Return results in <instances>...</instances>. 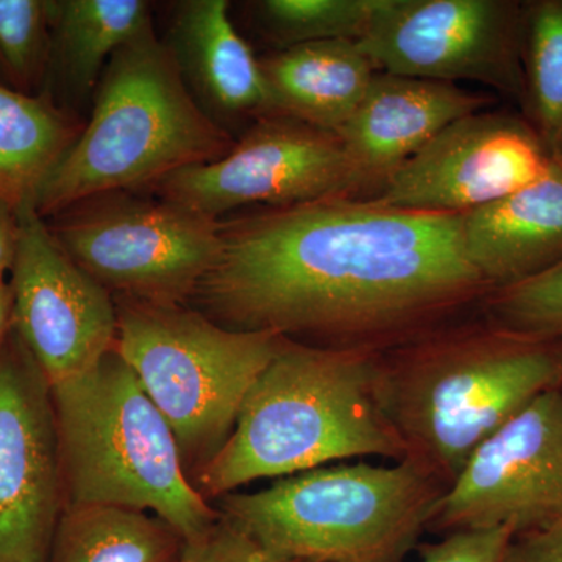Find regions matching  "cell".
<instances>
[{
  "label": "cell",
  "instance_id": "obj_1",
  "mask_svg": "<svg viewBox=\"0 0 562 562\" xmlns=\"http://www.w3.org/2000/svg\"><path fill=\"white\" fill-rule=\"evenodd\" d=\"M462 213L330 198L221 222V250L191 301L222 327L386 350L486 295Z\"/></svg>",
  "mask_w": 562,
  "mask_h": 562
},
{
  "label": "cell",
  "instance_id": "obj_2",
  "mask_svg": "<svg viewBox=\"0 0 562 562\" xmlns=\"http://www.w3.org/2000/svg\"><path fill=\"white\" fill-rule=\"evenodd\" d=\"M557 387L558 339L490 322L436 327L380 351L376 401L405 443L403 461L447 490L484 439Z\"/></svg>",
  "mask_w": 562,
  "mask_h": 562
},
{
  "label": "cell",
  "instance_id": "obj_3",
  "mask_svg": "<svg viewBox=\"0 0 562 562\" xmlns=\"http://www.w3.org/2000/svg\"><path fill=\"white\" fill-rule=\"evenodd\" d=\"M380 351L284 338L246 395L231 438L195 476L199 491L221 498L335 461L405 460V443L376 401Z\"/></svg>",
  "mask_w": 562,
  "mask_h": 562
},
{
  "label": "cell",
  "instance_id": "obj_4",
  "mask_svg": "<svg viewBox=\"0 0 562 562\" xmlns=\"http://www.w3.org/2000/svg\"><path fill=\"white\" fill-rule=\"evenodd\" d=\"M233 139L192 98L171 50L147 25L111 57L91 117L32 199L41 217L109 194L155 188L217 160Z\"/></svg>",
  "mask_w": 562,
  "mask_h": 562
},
{
  "label": "cell",
  "instance_id": "obj_5",
  "mask_svg": "<svg viewBox=\"0 0 562 562\" xmlns=\"http://www.w3.org/2000/svg\"><path fill=\"white\" fill-rule=\"evenodd\" d=\"M50 387L65 508L151 512L187 542L220 519L188 479L171 425L114 347L87 372Z\"/></svg>",
  "mask_w": 562,
  "mask_h": 562
},
{
  "label": "cell",
  "instance_id": "obj_6",
  "mask_svg": "<svg viewBox=\"0 0 562 562\" xmlns=\"http://www.w3.org/2000/svg\"><path fill=\"white\" fill-rule=\"evenodd\" d=\"M446 487L412 462L324 465L246 494L217 512L261 546L317 562H405Z\"/></svg>",
  "mask_w": 562,
  "mask_h": 562
},
{
  "label": "cell",
  "instance_id": "obj_7",
  "mask_svg": "<svg viewBox=\"0 0 562 562\" xmlns=\"http://www.w3.org/2000/svg\"><path fill=\"white\" fill-rule=\"evenodd\" d=\"M116 308L114 349L171 425L184 471L199 475L231 438L284 336L231 330L184 305L117 299Z\"/></svg>",
  "mask_w": 562,
  "mask_h": 562
},
{
  "label": "cell",
  "instance_id": "obj_8",
  "mask_svg": "<svg viewBox=\"0 0 562 562\" xmlns=\"http://www.w3.org/2000/svg\"><path fill=\"white\" fill-rule=\"evenodd\" d=\"M66 254L117 299L184 305L221 250V221L136 191L109 192L57 214Z\"/></svg>",
  "mask_w": 562,
  "mask_h": 562
},
{
  "label": "cell",
  "instance_id": "obj_9",
  "mask_svg": "<svg viewBox=\"0 0 562 562\" xmlns=\"http://www.w3.org/2000/svg\"><path fill=\"white\" fill-rule=\"evenodd\" d=\"M524 16L505 0H376L360 41L376 70L524 94Z\"/></svg>",
  "mask_w": 562,
  "mask_h": 562
},
{
  "label": "cell",
  "instance_id": "obj_10",
  "mask_svg": "<svg viewBox=\"0 0 562 562\" xmlns=\"http://www.w3.org/2000/svg\"><path fill=\"white\" fill-rule=\"evenodd\" d=\"M160 198L220 221L246 205L291 206L360 191L335 133L271 114L217 160L181 169L154 188Z\"/></svg>",
  "mask_w": 562,
  "mask_h": 562
},
{
  "label": "cell",
  "instance_id": "obj_11",
  "mask_svg": "<svg viewBox=\"0 0 562 562\" xmlns=\"http://www.w3.org/2000/svg\"><path fill=\"white\" fill-rule=\"evenodd\" d=\"M562 522V387L538 395L465 462L432 508L427 531L509 528L514 536Z\"/></svg>",
  "mask_w": 562,
  "mask_h": 562
},
{
  "label": "cell",
  "instance_id": "obj_12",
  "mask_svg": "<svg viewBox=\"0 0 562 562\" xmlns=\"http://www.w3.org/2000/svg\"><path fill=\"white\" fill-rule=\"evenodd\" d=\"M65 512L49 380L11 325L0 349V562H47Z\"/></svg>",
  "mask_w": 562,
  "mask_h": 562
},
{
  "label": "cell",
  "instance_id": "obj_13",
  "mask_svg": "<svg viewBox=\"0 0 562 562\" xmlns=\"http://www.w3.org/2000/svg\"><path fill=\"white\" fill-rule=\"evenodd\" d=\"M11 269L13 328L50 384L91 369L116 342L117 308L52 235L27 201Z\"/></svg>",
  "mask_w": 562,
  "mask_h": 562
},
{
  "label": "cell",
  "instance_id": "obj_14",
  "mask_svg": "<svg viewBox=\"0 0 562 562\" xmlns=\"http://www.w3.org/2000/svg\"><path fill=\"white\" fill-rule=\"evenodd\" d=\"M553 160L531 125L479 111L447 125L403 162L373 201L417 213H468L535 183Z\"/></svg>",
  "mask_w": 562,
  "mask_h": 562
},
{
  "label": "cell",
  "instance_id": "obj_15",
  "mask_svg": "<svg viewBox=\"0 0 562 562\" xmlns=\"http://www.w3.org/2000/svg\"><path fill=\"white\" fill-rule=\"evenodd\" d=\"M486 99L453 83L376 72L364 98L336 133L361 190H382L392 173L447 125L479 113Z\"/></svg>",
  "mask_w": 562,
  "mask_h": 562
},
{
  "label": "cell",
  "instance_id": "obj_16",
  "mask_svg": "<svg viewBox=\"0 0 562 562\" xmlns=\"http://www.w3.org/2000/svg\"><path fill=\"white\" fill-rule=\"evenodd\" d=\"M166 46L192 98L222 128L277 114L261 60L233 25L227 0L176 3Z\"/></svg>",
  "mask_w": 562,
  "mask_h": 562
},
{
  "label": "cell",
  "instance_id": "obj_17",
  "mask_svg": "<svg viewBox=\"0 0 562 562\" xmlns=\"http://www.w3.org/2000/svg\"><path fill=\"white\" fill-rule=\"evenodd\" d=\"M462 239L491 291L562 261V162L554 158L535 183L462 213Z\"/></svg>",
  "mask_w": 562,
  "mask_h": 562
},
{
  "label": "cell",
  "instance_id": "obj_18",
  "mask_svg": "<svg viewBox=\"0 0 562 562\" xmlns=\"http://www.w3.org/2000/svg\"><path fill=\"white\" fill-rule=\"evenodd\" d=\"M261 66L277 114L335 135L379 72L350 40L299 44L265 58Z\"/></svg>",
  "mask_w": 562,
  "mask_h": 562
},
{
  "label": "cell",
  "instance_id": "obj_19",
  "mask_svg": "<svg viewBox=\"0 0 562 562\" xmlns=\"http://www.w3.org/2000/svg\"><path fill=\"white\" fill-rule=\"evenodd\" d=\"M49 61L69 102L92 103L103 70L124 44L151 24L144 0H55L46 2Z\"/></svg>",
  "mask_w": 562,
  "mask_h": 562
},
{
  "label": "cell",
  "instance_id": "obj_20",
  "mask_svg": "<svg viewBox=\"0 0 562 562\" xmlns=\"http://www.w3.org/2000/svg\"><path fill=\"white\" fill-rule=\"evenodd\" d=\"M184 541L158 516L122 506L65 508L47 562H181Z\"/></svg>",
  "mask_w": 562,
  "mask_h": 562
},
{
  "label": "cell",
  "instance_id": "obj_21",
  "mask_svg": "<svg viewBox=\"0 0 562 562\" xmlns=\"http://www.w3.org/2000/svg\"><path fill=\"white\" fill-rule=\"evenodd\" d=\"M79 128L50 98L0 85V195L20 206L68 151Z\"/></svg>",
  "mask_w": 562,
  "mask_h": 562
},
{
  "label": "cell",
  "instance_id": "obj_22",
  "mask_svg": "<svg viewBox=\"0 0 562 562\" xmlns=\"http://www.w3.org/2000/svg\"><path fill=\"white\" fill-rule=\"evenodd\" d=\"M522 44L524 87L535 131L552 150L562 127V0L528 7Z\"/></svg>",
  "mask_w": 562,
  "mask_h": 562
},
{
  "label": "cell",
  "instance_id": "obj_23",
  "mask_svg": "<svg viewBox=\"0 0 562 562\" xmlns=\"http://www.w3.org/2000/svg\"><path fill=\"white\" fill-rule=\"evenodd\" d=\"M376 0H262L255 18L283 49L317 41H360Z\"/></svg>",
  "mask_w": 562,
  "mask_h": 562
},
{
  "label": "cell",
  "instance_id": "obj_24",
  "mask_svg": "<svg viewBox=\"0 0 562 562\" xmlns=\"http://www.w3.org/2000/svg\"><path fill=\"white\" fill-rule=\"evenodd\" d=\"M490 322L505 330L558 339L562 336V261L538 276L487 292Z\"/></svg>",
  "mask_w": 562,
  "mask_h": 562
},
{
  "label": "cell",
  "instance_id": "obj_25",
  "mask_svg": "<svg viewBox=\"0 0 562 562\" xmlns=\"http://www.w3.org/2000/svg\"><path fill=\"white\" fill-rule=\"evenodd\" d=\"M50 25L46 2L0 0V63L20 83L38 79L49 63Z\"/></svg>",
  "mask_w": 562,
  "mask_h": 562
},
{
  "label": "cell",
  "instance_id": "obj_26",
  "mask_svg": "<svg viewBox=\"0 0 562 562\" xmlns=\"http://www.w3.org/2000/svg\"><path fill=\"white\" fill-rule=\"evenodd\" d=\"M181 562H317L273 552L222 516L209 531L187 542Z\"/></svg>",
  "mask_w": 562,
  "mask_h": 562
},
{
  "label": "cell",
  "instance_id": "obj_27",
  "mask_svg": "<svg viewBox=\"0 0 562 562\" xmlns=\"http://www.w3.org/2000/svg\"><path fill=\"white\" fill-rule=\"evenodd\" d=\"M513 538L505 527L449 532L439 542L422 546L420 562H503Z\"/></svg>",
  "mask_w": 562,
  "mask_h": 562
},
{
  "label": "cell",
  "instance_id": "obj_28",
  "mask_svg": "<svg viewBox=\"0 0 562 562\" xmlns=\"http://www.w3.org/2000/svg\"><path fill=\"white\" fill-rule=\"evenodd\" d=\"M503 562H562V522L514 536Z\"/></svg>",
  "mask_w": 562,
  "mask_h": 562
},
{
  "label": "cell",
  "instance_id": "obj_29",
  "mask_svg": "<svg viewBox=\"0 0 562 562\" xmlns=\"http://www.w3.org/2000/svg\"><path fill=\"white\" fill-rule=\"evenodd\" d=\"M18 239H20V220L18 206L0 195V283L5 281L16 258Z\"/></svg>",
  "mask_w": 562,
  "mask_h": 562
},
{
  "label": "cell",
  "instance_id": "obj_30",
  "mask_svg": "<svg viewBox=\"0 0 562 562\" xmlns=\"http://www.w3.org/2000/svg\"><path fill=\"white\" fill-rule=\"evenodd\" d=\"M11 325H13V292L10 283L2 281L0 283V349L9 336Z\"/></svg>",
  "mask_w": 562,
  "mask_h": 562
},
{
  "label": "cell",
  "instance_id": "obj_31",
  "mask_svg": "<svg viewBox=\"0 0 562 562\" xmlns=\"http://www.w3.org/2000/svg\"><path fill=\"white\" fill-rule=\"evenodd\" d=\"M552 154L558 161L562 162V127L560 133H558L557 139H554Z\"/></svg>",
  "mask_w": 562,
  "mask_h": 562
},
{
  "label": "cell",
  "instance_id": "obj_32",
  "mask_svg": "<svg viewBox=\"0 0 562 562\" xmlns=\"http://www.w3.org/2000/svg\"><path fill=\"white\" fill-rule=\"evenodd\" d=\"M558 341H560V346H561V353H562V336H561V338H558Z\"/></svg>",
  "mask_w": 562,
  "mask_h": 562
},
{
  "label": "cell",
  "instance_id": "obj_33",
  "mask_svg": "<svg viewBox=\"0 0 562 562\" xmlns=\"http://www.w3.org/2000/svg\"><path fill=\"white\" fill-rule=\"evenodd\" d=\"M0 66H2V63H0Z\"/></svg>",
  "mask_w": 562,
  "mask_h": 562
}]
</instances>
